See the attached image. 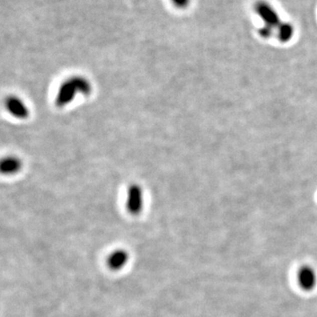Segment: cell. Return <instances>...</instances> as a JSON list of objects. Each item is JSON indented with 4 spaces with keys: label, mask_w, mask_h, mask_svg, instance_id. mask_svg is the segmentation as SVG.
Here are the masks:
<instances>
[{
    "label": "cell",
    "mask_w": 317,
    "mask_h": 317,
    "mask_svg": "<svg viewBox=\"0 0 317 317\" xmlns=\"http://www.w3.org/2000/svg\"><path fill=\"white\" fill-rule=\"evenodd\" d=\"M91 91V84L84 77H72L60 86L56 97V105L65 107L73 102L78 94L88 95Z\"/></svg>",
    "instance_id": "obj_1"
},
{
    "label": "cell",
    "mask_w": 317,
    "mask_h": 317,
    "mask_svg": "<svg viewBox=\"0 0 317 317\" xmlns=\"http://www.w3.org/2000/svg\"><path fill=\"white\" fill-rule=\"evenodd\" d=\"M255 10L264 23L263 26H266L271 30H274V28H278L282 23L277 11L272 6L265 1L257 2L255 6Z\"/></svg>",
    "instance_id": "obj_2"
},
{
    "label": "cell",
    "mask_w": 317,
    "mask_h": 317,
    "mask_svg": "<svg viewBox=\"0 0 317 317\" xmlns=\"http://www.w3.org/2000/svg\"><path fill=\"white\" fill-rule=\"evenodd\" d=\"M143 205H144V196H143L142 189L137 184L131 185L128 190L127 201H126L128 211L132 215H138L142 211Z\"/></svg>",
    "instance_id": "obj_3"
},
{
    "label": "cell",
    "mask_w": 317,
    "mask_h": 317,
    "mask_svg": "<svg viewBox=\"0 0 317 317\" xmlns=\"http://www.w3.org/2000/svg\"><path fill=\"white\" fill-rule=\"evenodd\" d=\"M6 108L13 117L18 119H26L30 116V110L22 99L17 96H9L5 102Z\"/></svg>",
    "instance_id": "obj_4"
},
{
    "label": "cell",
    "mask_w": 317,
    "mask_h": 317,
    "mask_svg": "<svg viewBox=\"0 0 317 317\" xmlns=\"http://www.w3.org/2000/svg\"><path fill=\"white\" fill-rule=\"evenodd\" d=\"M297 279L302 290L311 291L317 284L316 272L312 267L304 265L298 271Z\"/></svg>",
    "instance_id": "obj_5"
},
{
    "label": "cell",
    "mask_w": 317,
    "mask_h": 317,
    "mask_svg": "<svg viewBox=\"0 0 317 317\" xmlns=\"http://www.w3.org/2000/svg\"><path fill=\"white\" fill-rule=\"evenodd\" d=\"M129 261V254L123 249H117L110 253L107 263L111 270H118L124 268Z\"/></svg>",
    "instance_id": "obj_6"
},
{
    "label": "cell",
    "mask_w": 317,
    "mask_h": 317,
    "mask_svg": "<svg viewBox=\"0 0 317 317\" xmlns=\"http://www.w3.org/2000/svg\"><path fill=\"white\" fill-rule=\"evenodd\" d=\"M0 168H1V172L5 175H13L21 169L22 162L16 157H7L1 162Z\"/></svg>",
    "instance_id": "obj_7"
},
{
    "label": "cell",
    "mask_w": 317,
    "mask_h": 317,
    "mask_svg": "<svg viewBox=\"0 0 317 317\" xmlns=\"http://www.w3.org/2000/svg\"><path fill=\"white\" fill-rule=\"evenodd\" d=\"M294 33V30L290 23L282 22L280 26L277 28V37L278 40L282 43H287L292 39Z\"/></svg>",
    "instance_id": "obj_8"
},
{
    "label": "cell",
    "mask_w": 317,
    "mask_h": 317,
    "mask_svg": "<svg viewBox=\"0 0 317 317\" xmlns=\"http://www.w3.org/2000/svg\"><path fill=\"white\" fill-rule=\"evenodd\" d=\"M190 0H172L175 7L179 8H185L190 4Z\"/></svg>",
    "instance_id": "obj_9"
}]
</instances>
